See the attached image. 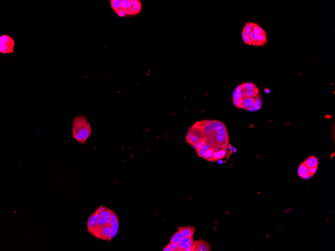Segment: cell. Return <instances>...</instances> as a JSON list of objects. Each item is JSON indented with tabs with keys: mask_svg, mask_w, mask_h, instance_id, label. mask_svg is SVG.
I'll return each mask as SVG.
<instances>
[{
	"mask_svg": "<svg viewBox=\"0 0 335 251\" xmlns=\"http://www.w3.org/2000/svg\"><path fill=\"white\" fill-rule=\"evenodd\" d=\"M72 130L73 138L82 144L85 143L92 132L89 121L83 114H79L73 118Z\"/></svg>",
	"mask_w": 335,
	"mask_h": 251,
	"instance_id": "6da1fadb",
	"label": "cell"
},
{
	"mask_svg": "<svg viewBox=\"0 0 335 251\" xmlns=\"http://www.w3.org/2000/svg\"><path fill=\"white\" fill-rule=\"evenodd\" d=\"M15 41L13 38L7 34L0 36V53L7 54L14 53Z\"/></svg>",
	"mask_w": 335,
	"mask_h": 251,
	"instance_id": "7a4b0ae2",
	"label": "cell"
},
{
	"mask_svg": "<svg viewBox=\"0 0 335 251\" xmlns=\"http://www.w3.org/2000/svg\"><path fill=\"white\" fill-rule=\"evenodd\" d=\"M228 143V135L227 131L217 133L214 141L212 148L215 151L224 149L226 150Z\"/></svg>",
	"mask_w": 335,
	"mask_h": 251,
	"instance_id": "3957f363",
	"label": "cell"
},
{
	"mask_svg": "<svg viewBox=\"0 0 335 251\" xmlns=\"http://www.w3.org/2000/svg\"><path fill=\"white\" fill-rule=\"evenodd\" d=\"M205 137L206 136H205L201 131L191 127L187 133L186 140L187 143H189L191 146H193Z\"/></svg>",
	"mask_w": 335,
	"mask_h": 251,
	"instance_id": "277c9868",
	"label": "cell"
},
{
	"mask_svg": "<svg viewBox=\"0 0 335 251\" xmlns=\"http://www.w3.org/2000/svg\"><path fill=\"white\" fill-rule=\"evenodd\" d=\"M111 230L112 228L110 226H106L99 228H96L92 235L99 239L108 241L110 236Z\"/></svg>",
	"mask_w": 335,
	"mask_h": 251,
	"instance_id": "5b68a950",
	"label": "cell"
},
{
	"mask_svg": "<svg viewBox=\"0 0 335 251\" xmlns=\"http://www.w3.org/2000/svg\"><path fill=\"white\" fill-rule=\"evenodd\" d=\"M194 251H211L210 245L204 240H198L195 242L193 245Z\"/></svg>",
	"mask_w": 335,
	"mask_h": 251,
	"instance_id": "8992f818",
	"label": "cell"
},
{
	"mask_svg": "<svg viewBox=\"0 0 335 251\" xmlns=\"http://www.w3.org/2000/svg\"><path fill=\"white\" fill-rule=\"evenodd\" d=\"M97 218H96V212H94L89 217L88 222H87V228H88V232H89V233L91 235H92V234L94 232V230L96 229V225H97Z\"/></svg>",
	"mask_w": 335,
	"mask_h": 251,
	"instance_id": "52a82bcc",
	"label": "cell"
},
{
	"mask_svg": "<svg viewBox=\"0 0 335 251\" xmlns=\"http://www.w3.org/2000/svg\"><path fill=\"white\" fill-rule=\"evenodd\" d=\"M177 229L183 234L184 237L186 238H193V235L196 231L195 228L192 226L178 227Z\"/></svg>",
	"mask_w": 335,
	"mask_h": 251,
	"instance_id": "ba28073f",
	"label": "cell"
},
{
	"mask_svg": "<svg viewBox=\"0 0 335 251\" xmlns=\"http://www.w3.org/2000/svg\"><path fill=\"white\" fill-rule=\"evenodd\" d=\"M195 241L193 238L184 237L180 243L179 246L180 247V251H185L187 248H189L194 244Z\"/></svg>",
	"mask_w": 335,
	"mask_h": 251,
	"instance_id": "9c48e42d",
	"label": "cell"
},
{
	"mask_svg": "<svg viewBox=\"0 0 335 251\" xmlns=\"http://www.w3.org/2000/svg\"><path fill=\"white\" fill-rule=\"evenodd\" d=\"M215 121L216 120H214L206 121V122L202 131L203 134L205 136H207L208 135H210L211 133H212V131H213L214 124L215 122Z\"/></svg>",
	"mask_w": 335,
	"mask_h": 251,
	"instance_id": "30bf717a",
	"label": "cell"
},
{
	"mask_svg": "<svg viewBox=\"0 0 335 251\" xmlns=\"http://www.w3.org/2000/svg\"><path fill=\"white\" fill-rule=\"evenodd\" d=\"M97 211L100 213L101 217H106L110 218L114 211L105 207L104 206H100L97 208Z\"/></svg>",
	"mask_w": 335,
	"mask_h": 251,
	"instance_id": "8fae6325",
	"label": "cell"
},
{
	"mask_svg": "<svg viewBox=\"0 0 335 251\" xmlns=\"http://www.w3.org/2000/svg\"><path fill=\"white\" fill-rule=\"evenodd\" d=\"M304 164L308 168L317 167L318 166L319 162L318 159L315 156H311L304 160Z\"/></svg>",
	"mask_w": 335,
	"mask_h": 251,
	"instance_id": "7c38bea8",
	"label": "cell"
},
{
	"mask_svg": "<svg viewBox=\"0 0 335 251\" xmlns=\"http://www.w3.org/2000/svg\"><path fill=\"white\" fill-rule=\"evenodd\" d=\"M255 101V98L245 97L243 98V109L246 110H249L254 105Z\"/></svg>",
	"mask_w": 335,
	"mask_h": 251,
	"instance_id": "4fadbf2b",
	"label": "cell"
},
{
	"mask_svg": "<svg viewBox=\"0 0 335 251\" xmlns=\"http://www.w3.org/2000/svg\"><path fill=\"white\" fill-rule=\"evenodd\" d=\"M244 89L242 84L240 85L237 86L233 92L232 95V99L234 100H238L241 99L243 97V93L244 91Z\"/></svg>",
	"mask_w": 335,
	"mask_h": 251,
	"instance_id": "5bb4252c",
	"label": "cell"
},
{
	"mask_svg": "<svg viewBox=\"0 0 335 251\" xmlns=\"http://www.w3.org/2000/svg\"><path fill=\"white\" fill-rule=\"evenodd\" d=\"M226 130V127L222 121L216 120L213 126V131L215 133H220Z\"/></svg>",
	"mask_w": 335,
	"mask_h": 251,
	"instance_id": "9a60e30c",
	"label": "cell"
},
{
	"mask_svg": "<svg viewBox=\"0 0 335 251\" xmlns=\"http://www.w3.org/2000/svg\"><path fill=\"white\" fill-rule=\"evenodd\" d=\"M226 154V150L224 149L215 151L212 156V162L218 161L220 159L223 158Z\"/></svg>",
	"mask_w": 335,
	"mask_h": 251,
	"instance_id": "2e32d148",
	"label": "cell"
},
{
	"mask_svg": "<svg viewBox=\"0 0 335 251\" xmlns=\"http://www.w3.org/2000/svg\"><path fill=\"white\" fill-rule=\"evenodd\" d=\"M184 238V236H183V234L180 231H178L177 232L174 233V234L171 238L170 242L179 244L182 241V240H183Z\"/></svg>",
	"mask_w": 335,
	"mask_h": 251,
	"instance_id": "e0dca14e",
	"label": "cell"
},
{
	"mask_svg": "<svg viewBox=\"0 0 335 251\" xmlns=\"http://www.w3.org/2000/svg\"><path fill=\"white\" fill-rule=\"evenodd\" d=\"M110 218L101 217L99 220L97 221V225H96V228H101V227L106 226H110Z\"/></svg>",
	"mask_w": 335,
	"mask_h": 251,
	"instance_id": "ac0fdd59",
	"label": "cell"
},
{
	"mask_svg": "<svg viewBox=\"0 0 335 251\" xmlns=\"http://www.w3.org/2000/svg\"><path fill=\"white\" fill-rule=\"evenodd\" d=\"M262 100L261 99L259 94L257 97H256L254 105L249 110V111L253 112V111H258V110L260 109L261 106H262Z\"/></svg>",
	"mask_w": 335,
	"mask_h": 251,
	"instance_id": "d6986e66",
	"label": "cell"
},
{
	"mask_svg": "<svg viewBox=\"0 0 335 251\" xmlns=\"http://www.w3.org/2000/svg\"><path fill=\"white\" fill-rule=\"evenodd\" d=\"M298 175L301 178L308 174V167L304 162L300 164L298 169Z\"/></svg>",
	"mask_w": 335,
	"mask_h": 251,
	"instance_id": "ffe728a7",
	"label": "cell"
},
{
	"mask_svg": "<svg viewBox=\"0 0 335 251\" xmlns=\"http://www.w3.org/2000/svg\"><path fill=\"white\" fill-rule=\"evenodd\" d=\"M259 94V90H244L243 94V98L253 97L256 98Z\"/></svg>",
	"mask_w": 335,
	"mask_h": 251,
	"instance_id": "44dd1931",
	"label": "cell"
},
{
	"mask_svg": "<svg viewBox=\"0 0 335 251\" xmlns=\"http://www.w3.org/2000/svg\"><path fill=\"white\" fill-rule=\"evenodd\" d=\"M255 23L252 22H247L243 27V31L248 35H250L253 33V28Z\"/></svg>",
	"mask_w": 335,
	"mask_h": 251,
	"instance_id": "7402d4cb",
	"label": "cell"
},
{
	"mask_svg": "<svg viewBox=\"0 0 335 251\" xmlns=\"http://www.w3.org/2000/svg\"><path fill=\"white\" fill-rule=\"evenodd\" d=\"M214 151H215L214 148H209V149L205 152L203 159L209 162H212V156Z\"/></svg>",
	"mask_w": 335,
	"mask_h": 251,
	"instance_id": "603a6c76",
	"label": "cell"
},
{
	"mask_svg": "<svg viewBox=\"0 0 335 251\" xmlns=\"http://www.w3.org/2000/svg\"><path fill=\"white\" fill-rule=\"evenodd\" d=\"M207 143H208V139L206 136L200 140L197 143H196L192 146L195 148V149H196V151H197L199 149H201L203 147V146H205Z\"/></svg>",
	"mask_w": 335,
	"mask_h": 251,
	"instance_id": "cb8c5ba5",
	"label": "cell"
},
{
	"mask_svg": "<svg viewBox=\"0 0 335 251\" xmlns=\"http://www.w3.org/2000/svg\"><path fill=\"white\" fill-rule=\"evenodd\" d=\"M245 90H256L258 88L254 83L252 82H245L242 84Z\"/></svg>",
	"mask_w": 335,
	"mask_h": 251,
	"instance_id": "d4e9b609",
	"label": "cell"
},
{
	"mask_svg": "<svg viewBox=\"0 0 335 251\" xmlns=\"http://www.w3.org/2000/svg\"><path fill=\"white\" fill-rule=\"evenodd\" d=\"M256 39L258 42L259 43L260 46H263L266 44L267 42V35L266 34L260 35H256Z\"/></svg>",
	"mask_w": 335,
	"mask_h": 251,
	"instance_id": "484cf974",
	"label": "cell"
},
{
	"mask_svg": "<svg viewBox=\"0 0 335 251\" xmlns=\"http://www.w3.org/2000/svg\"><path fill=\"white\" fill-rule=\"evenodd\" d=\"M253 32L256 35H260L266 34V32L263 29L261 26L258 25L256 24H255V25H254L253 28Z\"/></svg>",
	"mask_w": 335,
	"mask_h": 251,
	"instance_id": "4316f807",
	"label": "cell"
},
{
	"mask_svg": "<svg viewBox=\"0 0 335 251\" xmlns=\"http://www.w3.org/2000/svg\"><path fill=\"white\" fill-rule=\"evenodd\" d=\"M242 38L243 41L245 43H246L248 45H251V39L250 38V36H249V35H247L243 31L242 32Z\"/></svg>",
	"mask_w": 335,
	"mask_h": 251,
	"instance_id": "83f0119b",
	"label": "cell"
},
{
	"mask_svg": "<svg viewBox=\"0 0 335 251\" xmlns=\"http://www.w3.org/2000/svg\"><path fill=\"white\" fill-rule=\"evenodd\" d=\"M243 98H242L241 99H238V100L232 99L234 105L237 108H243V104H242L243 103Z\"/></svg>",
	"mask_w": 335,
	"mask_h": 251,
	"instance_id": "f1b7e54d",
	"label": "cell"
},
{
	"mask_svg": "<svg viewBox=\"0 0 335 251\" xmlns=\"http://www.w3.org/2000/svg\"><path fill=\"white\" fill-rule=\"evenodd\" d=\"M249 36H250V38L251 39V45L254 46H260L259 43L258 42V40L256 39V35L254 34V33H252L249 35Z\"/></svg>",
	"mask_w": 335,
	"mask_h": 251,
	"instance_id": "f546056e",
	"label": "cell"
},
{
	"mask_svg": "<svg viewBox=\"0 0 335 251\" xmlns=\"http://www.w3.org/2000/svg\"><path fill=\"white\" fill-rule=\"evenodd\" d=\"M168 245L171 249L172 251H180V247L179 246V244L170 242Z\"/></svg>",
	"mask_w": 335,
	"mask_h": 251,
	"instance_id": "4dcf8cb0",
	"label": "cell"
},
{
	"mask_svg": "<svg viewBox=\"0 0 335 251\" xmlns=\"http://www.w3.org/2000/svg\"><path fill=\"white\" fill-rule=\"evenodd\" d=\"M110 219V227H111V226L113 224H115V223H116L117 221H118V216H117V215H116V213H115V212H113V214H112V216H111Z\"/></svg>",
	"mask_w": 335,
	"mask_h": 251,
	"instance_id": "1f68e13d",
	"label": "cell"
},
{
	"mask_svg": "<svg viewBox=\"0 0 335 251\" xmlns=\"http://www.w3.org/2000/svg\"><path fill=\"white\" fill-rule=\"evenodd\" d=\"M118 233V230H112H112H111V233H110V236L109 237V240H108L109 242L110 243L112 239L114 238L117 236Z\"/></svg>",
	"mask_w": 335,
	"mask_h": 251,
	"instance_id": "d6a6232c",
	"label": "cell"
},
{
	"mask_svg": "<svg viewBox=\"0 0 335 251\" xmlns=\"http://www.w3.org/2000/svg\"><path fill=\"white\" fill-rule=\"evenodd\" d=\"M317 167H311V168H308V173L311 175L312 176L314 175L317 170Z\"/></svg>",
	"mask_w": 335,
	"mask_h": 251,
	"instance_id": "836d02e7",
	"label": "cell"
},
{
	"mask_svg": "<svg viewBox=\"0 0 335 251\" xmlns=\"http://www.w3.org/2000/svg\"><path fill=\"white\" fill-rule=\"evenodd\" d=\"M197 151L198 156H199V157L203 158L204 154H205V152H204V151H202L201 149H199V150H197V151Z\"/></svg>",
	"mask_w": 335,
	"mask_h": 251,
	"instance_id": "e575fe53",
	"label": "cell"
},
{
	"mask_svg": "<svg viewBox=\"0 0 335 251\" xmlns=\"http://www.w3.org/2000/svg\"><path fill=\"white\" fill-rule=\"evenodd\" d=\"M118 227H119V222L117 221L115 224H113L111 226V228L112 230H118Z\"/></svg>",
	"mask_w": 335,
	"mask_h": 251,
	"instance_id": "d590c367",
	"label": "cell"
},
{
	"mask_svg": "<svg viewBox=\"0 0 335 251\" xmlns=\"http://www.w3.org/2000/svg\"><path fill=\"white\" fill-rule=\"evenodd\" d=\"M211 148V146L209 144L207 143V144H205V146H203V147L201 148V149H202V151H204V152H205L206 151L208 150V149H209V148Z\"/></svg>",
	"mask_w": 335,
	"mask_h": 251,
	"instance_id": "8d00e7d4",
	"label": "cell"
},
{
	"mask_svg": "<svg viewBox=\"0 0 335 251\" xmlns=\"http://www.w3.org/2000/svg\"><path fill=\"white\" fill-rule=\"evenodd\" d=\"M163 251H172L171 249L168 246V245H167L164 248H163Z\"/></svg>",
	"mask_w": 335,
	"mask_h": 251,
	"instance_id": "74e56055",
	"label": "cell"
},
{
	"mask_svg": "<svg viewBox=\"0 0 335 251\" xmlns=\"http://www.w3.org/2000/svg\"><path fill=\"white\" fill-rule=\"evenodd\" d=\"M312 177V176L311 175H309V174L308 173L307 175H306L304 177H303L302 178H303V179H304V180H308V179H309V178H311Z\"/></svg>",
	"mask_w": 335,
	"mask_h": 251,
	"instance_id": "f35d334b",
	"label": "cell"
},
{
	"mask_svg": "<svg viewBox=\"0 0 335 251\" xmlns=\"http://www.w3.org/2000/svg\"><path fill=\"white\" fill-rule=\"evenodd\" d=\"M264 91H265V92L267 94H269V93H270V90H269V88H266L264 89Z\"/></svg>",
	"mask_w": 335,
	"mask_h": 251,
	"instance_id": "ab89813d",
	"label": "cell"
}]
</instances>
